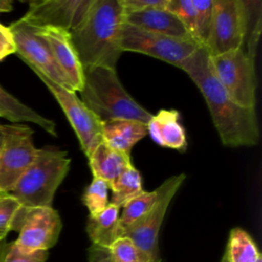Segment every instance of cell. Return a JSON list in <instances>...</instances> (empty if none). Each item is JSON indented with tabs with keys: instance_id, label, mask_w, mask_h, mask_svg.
<instances>
[{
	"instance_id": "33",
	"label": "cell",
	"mask_w": 262,
	"mask_h": 262,
	"mask_svg": "<svg viewBox=\"0 0 262 262\" xmlns=\"http://www.w3.org/2000/svg\"><path fill=\"white\" fill-rule=\"evenodd\" d=\"M89 262H113L108 249L92 245L89 248Z\"/></svg>"
},
{
	"instance_id": "17",
	"label": "cell",
	"mask_w": 262,
	"mask_h": 262,
	"mask_svg": "<svg viewBox=\"0 0 262 262\" xmlns=\"http://www.w3.org/2000/svg\"><path fill=\"white\" fill-rule=\"evenodd\" d=\"M148 134L145 123L118 119L101 123L102 142L107 146L130 156L132 147Z\"/></svg>"
},
{
	"instance_id": "12",
	"label": "cell",
	"mask_w": 262,
	"mask_h": 262,
	"mask_svg": "<svg viewBox=\"0 0 262 262\" xmlns=\"http://www.w3.org/2000/svg\"><path fill=\"white\" fill-rule=\"evenodd\" d=\"M8 28L16 46L15 53L31 69L37 70L55 84L74 91L69 80L57 66L48 45L41 37L35 34L31 27L17 19L10 24Z\"/></svg>"
},
{
	"instance_id": "18",
	"label": "cell",
	"mask_w": 262,
	"mask_h": 262,
	"mask_svg": "<svg viewBox=\"0 0 262 262\" xmlns=\"http://www.w3.org/2000/svg\"><path fill=\"white\" fill-rule=\"evenodd\" d=\"M93 178L105 181L108 185L130 165L131 158L100 142L88 157Z\"/></svg>"
},
{
	"instance_id": "25",
	"label": "cell",
	"mask_w": 262,
	"mask_h": 262,
	"mask_svg": "<svg viewBox=\"0 0 262 262\" xmlns=\"http://www.w3.org/2000/svg\"><path fill=\"white\" fill-rule=\"evenodd\" d=\"M108 191L110 185L105 181L98 178L92 179L82 194V202L88 209L89 216H96L107 207Z\"/></svg>"
},
{
	"instance_id": "20",
	"label": "cell",
	"mask_w": 262,
	"mask_h": 262,
	"mask_svg": "<svg viewBox=\"0 0 262 262\" xmlns=\"http://www.w3.org/2000/svg\"><path fill=\"white\" fill-rule=\"evenodd\" d=\"M120 209L110 203L96 216H88L86 231L92 245L110 249L112 244L119 237Z\"/></svg>"
},
{
	"instance_id": "35",
	"label": "cell",
	"mask_w": 262,
	"mask_h": 262,
	"mask_svg": "<svg viewBox=\"0 0 262 262\" xmlns=\"http://www.w3.org/2000/svg\"><path fill=\"white\" fill-rule=\"evenodd\" d=\"M4 138H5V125L0 124V149L3 145Z\"/></svg>"
},
{
	"instance_id": "13",
	"label": "cell",
	"mask_w": 262,
	"mask_h": 262,
	"mask_svg": "<svg viewBox=\"0 0 262 262\" xmlns=\"http://www.w3.org/2000/svg\"><path fill=\"white\" fill-rule=\"evenodd\" d=\"M243 41L241 0H213V19L206 50L210 56L238 49Z\"/></svg>"
},
{
	"instance_id": "24",
	"label": "cell",
	"mask_w": 262,
	"mask_h": 262,
	"mask_svg": "<svg viewBox=\"0 0 262 262\" xmlns=\"http://www.w3.org/2000/svg\"><path fill=\"white\" fill-rule=\"evenodd\" d=\"M158 198L157 188L154 191L143 190L140 194L127 202L122 208L123 212L119 218L120 232L141 219L155 205Z\"/></svg>"
},
{
	"instance_id": "32",
	"label": "cell",
	"mask_w": 262,
	"mask_h": 262,
	"mask_svg": "<svg viewBox=\"0 0 262 262\" xmlns=\"http://www.w3.org/2000/svg\"><path fill=\"white\" fill-rule=\"evenodd\" d=\"M15 51L16 46L9 28L0 24V60L15 53Z\"/></svg>"
},
{
	"instance_id": "27",
	"label": "cell",
	"mask_w": 262,
	"mask_h": 262,
	"mask_svg": "<svg viewBox=\"0 0 262 262\" xmlns=\"http://www.w3.org/2000/svg\"><path fill=\"white\" fill-rule=\"evenodd\" d=\"M47 257L48 251L28 252L15 242H0V262H45Z\"/></svg>"
},
{
	"instance_id": "4",
	"label": "cell",
	"mask_w": 262,
	"mask_h": 262,
	"mask_svg": "<svg viewBox=\"0 0 262 262\" xmlns=\"http://www.w3.org/2000/svg\"><path fill=\"white\" fill-rule=\"evenodd\" d=\"M68 152L54 146L39 148L31 166L8 192L21 207H52L54 194L70 170Z\"/></svg>"
},
{
	"instance_id": "23",
	"label": "cell",
	"mask_w": 262,
	"mask_h": 262,
	"mask_svg": "<svg viewBox=\"0 0 262 262\" xmlns=\"http://www.w3.org/2000/svg\"><path fill=\"white\" fill-rule=\"evenodd\" d=\"M225 252L230 262H256L261 256L254 239L239 227L230 230Z\"/></svg>"
},
{
	"instance_id": "31",
	"label": "cell",
	"mask_w": 262,
	"mask_h": 262,
	"mask_svg": "<svg viewBox=\"0 0 262 262\" xmlns=\"http://www.w3.org/2000/svg\"><path fill=\"white\" fill-rule=\"evenodd\" d=\"M123 13L139 12L151 8H166L168 0H119Z\"/></svg>"
},
{
	"instance_id": "10",
	"label": "cell",
	"mask_w": 262,
	"mask_h": 262,
	"mask_svg": "<svg viewBox=\"0 0 262 262\" xmlns=\"http://www.w3.org/2000/svg\"><path fill=\"white\" fill-rule=\"evenodd\" d=\"M32 70L59 103L78 137L82 151L88 158L94 148L102 142L101 122L88 110L75 91L59 86L37 70Z\"/></svg>"
},
{
	"instance_id": "30",
	"label": "cell",
	"mask_w": 262,
	"mask_h": 262,
	"mask_svg": "<svg viewBox=\"0 0 262 262\" xmlns=\"http://www.w3.org/2000/svg\"><path fill=\"white\" fill-rule=\"evenodd\" d=\"M20 204L8 192H0V242L11 230L14 216Z\"/></svg>"
},
{
	"instance_id": "1",
	"label": "cell",
	"mask_w": 262,
	"mask_h": 262,
	"mask_svg": "<svg viewBox=\"0 0 262 262\" xmlns=\"http://www.w3.org/2000/svg\"><path fill=\"white\" fill-rule=\"evenodd\" d=\"M177 68L187 74L203 94L223 145L241 147L258 143L260 134L255 108L243 107L232 100L214 76L205 47H200Z\"/></svg>"
},
{
	"instance_id": "36",
	"label": "cell",
	"mask_w": 262,
	"mask_h": 262,
	"mask_svg": "<svg viewBox=\"0 0 262 262\" xmlns=\"http://www.w3.org/2000/svg\"><path fill=\"white\" fill-rule=\"evenodd\" d=\"M220 262H230V261H229V258H228V255H227L226 252H224L223 257L221 258V261H220Z\"/></svg>"
},
{
	"instance_id": "21",
	"label": "cell",
	"mask_w": 262,
	"mask_h": 262,
	"mask_svg": "<svg viewBox=\"0 0 262 262\" xmlns=\"http://www.w3.org/2000/svg\"><path fill=\"white\" fill-rule=\"evenodd\" d=\"M243 12V41L241 49L255 59L262 29V2L241 0Z\"/></svg>"
},
{
	"instance_id": "7",
	"label": "cell",
	"mask_w": 262,
	"mask_h": 262,
	"mask_svg": "<svg viewBox=\"0 0 262 262\" xmlns=\"http://www.w3.org/2000/svg\"><path fill=\"white\" fill-rule=\"evenodd\" d=\"M184 173L166 179L158 188V198L152 208L137 222L123 229L119 237L130 238L152 262H161L159 256V232L167 209L185 180Z\"/></svg>"
},
{
	"instance_id": "11",
	"label": "cell",
	"mask_w": 262,
	"mask_h": 262,
	"mask_svg": "<svg viewBox=\"0 0 262 262\" xmlns=\"http://www.w3.org/2000/svg\"><path fill=\"white\" fill-rule=\"evenodd\" d=\"M93 0L31 1L28 11L19 20L35 29L56 28L72 32L81 24Z\"/></svg>"
},
{
	"instance_id": "5",
	"label": "cell",
	"mask_w": 262,
	"mask_h": 262,
	"mask_svg": "<svg viewBox=\"0 0 262 262\" xmlns=\"http://www.w3.org/2000/svg\"><path fill=\"white\" fill-rule=\"evenodd\" d=\"M214 76L234 102L246 108H255L257 78L255 59L241 48L210 56Z\"/></svg>"
},
{
	"instance_id": "3",
	"label": "cell",
	"mask_w": 262,
	"mask_h": 262,
	"mask_svg": "<svg viewBox=\"0 0 262 262\" xmlns=\"http://www.w3.org/2000/svg\"><path fill=\"white\" fill-rule=\"evenodd\" d=\"M80 93L82 102L101 123L125 119L147 124L152 116L128 94L119 80L116 69H85Z\"/></svg>"
},
{
	"instance_id": "14",
	"label": "cell",
	"mask_w": 262,
	"mask_h": 262,
	"mask_svg": "<svg viewBox=\"0 0 262 262\" xmlns=\"http://www.w3.org/2000/svg\"><path fill=\"white\" fill-rule=\"evenodd\" d=\"M32 29L46 42L57 66L69 80L74 91H81L84 82V70L72 43L70 32L56 28Z\"/></svg>"
},
{
	"instance_id": "37",
	"label": "cell",
	"mask_w": 262,
	"mask_h": 262,
	"mask_svg": "<svg viewBox=\"0 0 262 262\" xmlns=\"http://www.w3.org/2000/svg\"><path fill=\"white\" fill-rule=\"evenodd\" d=\"M256 262H262V256H260Z\"/></svg>"
},
{
	"instance_id": "34",
	"label": "cell",
	"mask_w": 262,
	"mask_h": 262,
	"mask_svg": "<svg viewBox=\"0 0 262 262\" xmlns=\"http://www.w3.org/2000/svg\"><path fill=\"white\" fill-rule=\"evenodd\" d=\"M13 4L9 0H0V12L11 11Z\"/></svg>"
},
{
	"instance_id": "26",
	"label": "cell",
	"mask_w": 262,
	"mask_h": 262,
	"mask_svg": "<svg viewBox=\"0 0 262 262\" xmlns=\"http://www.w3.org/2000/svg\"><path fill=\"white\" fill-rule=\"evenodd\" d=\"M113 262H152L128 237H118L110 247Z\"/></svg>"
},
{
	"instance_id": "6",
	"label": "cell",
	"mask_w": 262,
	"mask_h": 262,
	"mask_svg": "<svg viewBox=\"0 0 262 262\" xmlns=\"http://www.w3.org/2000/svg\"><path fill=\"white\" fill-rule=\"evenodd\" d=\"M119 44L123 52L142 53L175 67L203 47L194 40L173 38L124 23L120 30Z\"/></svg>"
},
{
	"instance_id": "29",
	"label": "cell",
	"mask_w": 262,
	"mask_h": 262,
	"mask_svg": "<svg viewBox=\"0 0 262 262\" xmlns=\"http://www.w3.org/2000/svg\"><path fill=\"white\" fill-rule=\"evenodd\" d=\"M192 3L196 13V39L205 47L213 19V0H192Z\"/></svg>"
},
{
	"instance_id": "8",
	"label": "cell",
	"mask_w": 262,
	"mask_h": 262,
	"mask_svg": "<svg viewBox=\"0 0 262 262\" xmlns=\"http://www.w3.org/2000/svg\"><path fill=\"white\" fill-rule=\"evenodd\" d=\"M62 227L58 212L52 207L26 208L16 212L11 230L18 231L15 244L25 251H48L59 236Z\"/></svg>"
},
{
	"instance_id": "15",
	"label": "cell",
	"mask_w": 262,
	"mask_h": 262,
	"mask_svg": "<svg viewBox=\"0 0 262 262\" xmlns=\"http://www.w3.org/2000/svg\"><path fill=\"white\" fill-rule=\"evenodd\" d=\"M123 23L173 38L194 40L182 23L167 8H151L139 12L123 13Z\"/></svg>"
},
{
	"instance_id": "22",
	"label": "cell",
	"mask_w": 262,
	"mask_h": 262,
	"mask_svg": "<svg viewBox=\"0 0 262 262\" xmlns=\"http://www.w3.org/2000/svg\"><path fill=\"white\" fill-rule=\"evenodd\" d=\"M110 190L112 191L110 203L122 208L127 202L144 190L140 172L133 165H130L110 184Z\"/></svg>"
},
{
	"instance_id": "9",
	"label": "cell",
	"mask_w": 262,
	"mask_h": 262,
	"mask_svg": "<svg viewBox=\"0 0 262 262\" xmlns=\"http://www.w3.org/2000/svg\"><path fill=\"white\" fill-rule=\"evenodd\" d=\"M33 130L25 124H5L0 149V192H9L38 155Z\"/></svg>"
},
{
	"instance_id": "2",
	"label": "cell",
	"mask_w": 262,
	"mask_h": 262,
	"mask_svg": "<svg viewBox=\"0 0 262 262\" xmlns=\"http://www.w3.org/2000/svg\"><path fill=\"white\" fill-rule=\"evenodd\" d=\"M122 24L123 9L119 0H93L81 24L70 32L83 70L116 69L123 53L119 44Z\"/></svg>"
},
{
	"instance_id": "19",
	"label": "cell",
	"mask_w": 262,
	"mask_h": 262,
	"mask_svg": "<svg viewBox=\"0 0 262 262\" xmlns=\"http://www.w3.org/2000/svg\"><path fill=\"white\" fill-rule=\"evenodd\" d=\"M0 117L14 124L30 122L37 124L52 136H57L55 123L47 119L30 106L23 103L16 97L8 93L0 86Z\"/></svg>"
},
{
	"instance_id": "28",
	"label": "cell",
	"mask_w": 262,
	"mask_h": 262,
	"mask_svg": "<svg viewBox=\"0 0 262 262\" xmlns=\"http://www.w3.org/2000/svg\"><path fill=\"white\" fill-rule=\"evenodd\" d=\"M166 8L169 11H171L182 23V25L185 27V29L188 31L191 37L198 42L196 13L192 0H168Z\"/></svg>"
},
{
	"instance_id": "16",
	"label": "cell",
	"mask_w": 262,
	"mask_h": 262,
	"mask_svg": "<svg viewBox=\"0 0 262 262\" xmlns=\"http://www.w3.org/2000/svg\"><path fill=\"white\" fill-rule=\"evenodd\" d=\"M180 114L176 110H161L147 122V132L159 145L184 151L187 147L185 130L179 122Z\"/></svg>"
}]
</instances>
